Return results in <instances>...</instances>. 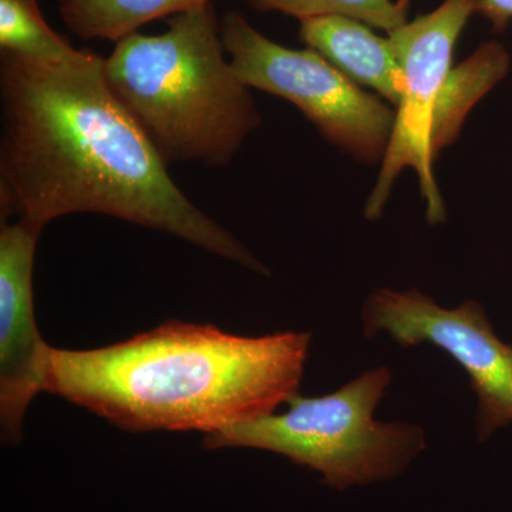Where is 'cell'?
<instances>
[{"label": "cell", "instance_id": "6", "mask_svg": "<svg viewBox=\"0 0 512 512\" xmlns=\"http://www.w3.org/2000/svg\"><path fill=\"white\" fill-rule=\"evenodd\" d=\"M477 8L478 0H444L429 15L404 23L387 36L402 70L403 92L382 168L366 201L367 220L375 221L383 214L404 168H413L419 177L427 221L437 225L446 220V207L433 174L431 124L454 67L458 37Z\"/></svg>", "mask_w": 512, "mask_h": 512}, {"label": "cell", "instance_id": "2", "mask_svg": "<svg viewBox=\"0 0 512 512\" xmlns=\"http://www.w3.org/2000/svg\"><path fill=\"white\" fill-rule=\"evenodd\" d=\"M309 345L306 332L245 338L170 320L107 348L50 346L45 390L131 433L210 434L299 394Z\"/></svg>", "mask_w": 512, "mask_h": 512}, {"label": "cell", "instance_id": "14", "mask_svg": "<svg viewBox=\"0 0 512 512\" xmlns=\"http://www.w3.org/2000/svg\"><path fill=\"white\" fill-rule=\"evenodd\" d=\"M477 13L491 23L495 32H503L512 20V0H478Z\"/></svg>", "mask_w": 512, "mask_h": 512}, {"label": "cell", "instance_id": "1", "mask_svg": "<svg viewBox=\"0 0 512 512\" xmlns=\"http://www.w3.org/2000/svg\"><path fill=\"white\" fill-rule=\"evenodd\" d=\"M0 215L45 228L93 212L167 232L269 275L248 248L184 194L111 89L106 59L0 53Z\"/></svg>", "mask_w": 512, "mask_h": 512}, {"label": "cell", "instance_id": "3", "mask_svg": "<svg viewBox=\"0 0 512 512\" xmlns=\"http://www.w3.org/2000/svg\"><path fill=\"white\" fill-rule=\"evenodd\" d=\"M211 3L171 16L161 35L131 33L106 59L116 96L167 165L224 167L261 126L232 67Z\"/></svg>", "mask_w": 512, "mask_h": 512}, {"label": "cell", "instance_id": "7", "mask_svg": "<svg viewBox=\"0 0 512 512\" xmlns=\"http://www.w3.org/2000/svg\"><path fill=\"white\" fill-rule=\"evenodd\" d=\"M360 319L367 339L386 332L403 348L429 343L463 367L477 394L480 443L512 423V346L498 338L480 302L447 309L419 289H379L366 299Z\"/></svg>", "mask_w": 512, "mask_h": 512}, {"label": "cell", "instance_id": "8", "mask_svg": "<svg viewBox=\"0 0 512 512\" xmlns=\"http://www.w3.org/2000/svg\"><path fill=\"white\" fill-rule=\"evenodd\" d=\"M42 231L20 220L0 229V420L6 444L19 443L26 410L46 387L50 346L36 326L32 285Z\"/></svg>", "mask_w": 512, "mask_h": 512}, {"label": "cell", "instance_id": "10", "mask_svg": "<svg viewBox=\"0 0 512 512\" xmlns=\"http://www.w3.org/2000/svg\"><path fill=\"white\" fill-rule=\"evenodd\" d=\"M510 66L507 49L501 43L487 42L453 67L431 124L430 148L434 160L460 137L468 113L485 94L503 82Z\"/></svg>", "mask_w": 512, "mask_h": 512}, {"label": "cell", "instance_id": "13", "mask_svg": "<svg viewBox=\"0 0 512 512\" xmlns=\"http://www.w3.org/2000/svg\"><path fill=\"white\" fill-rule=\"evenodd\" d=\"M262 12H281L301 20L348 16L370 28L392 33L409 22V0H248Z\"/></svg>", "mask_w": 512, "mask_h": 512}, {"label": "cell", "instance_id": "11", "mask_svg": "<svg viewBox=\"0 0 512 512\" xmlns=\"http://www.w3.org/2000/svg\"><path fill=\"white\" fill-rule=\"evenodd\" d=\"M207 3L211 0H59V12L74 35L116 43L148 22Z\"/></svg>", "mask_w": 512, "mask_h": 512}, {"label": "cell", "instance_id": "4", "mask_svg": "<svg viewBox=\"0 0 512 512\" xmlns=\"http://www.w3.org/2000/svg\"><path fill=\"white\" fill-rule=\"evenodd\" d=\"M392 377L389 367L379 366L326 396L296 394L285 413L205 434L204 447L272 451L318 471L338 490L389 480L426 448L417 424L375 419Z\"/></svg>", "mask_w": 512, "mask_h": 512}, {"label": "cell", "instance_id": "12", "mask_svg": "<svg viewBox=\"0 0 512 512\" xmlns=\"http://www.w3.org/2000/svg\"><path fill=\"white\" fill-rule=\"evenodd\" d=\"M0 50L32 59H74L80 50L47 25L37 0H0Z\"/></svg>", "mask_w": 512, "mask_h": 512}, {"label": "cell", "instance_id": "5", "mask_svg": "<svg viewBox=\"0 0 512 512\" xmlns=\"http://www.w3.org/2000/svg\"><path fill=\"white\" fill-rule=\"evenodd\" d=\"M220 30L242 82L288 100L330 144L360 163H382L396 123V110L382 97L363 90L315 50L288 49L268 39L241 13H227Z\"/></svg>", "mask_w": 512, "mask_h": 512}, {"label": "cell", "instance_id": "9", "mask_svg": "<svg viewBox=\"0 0 512 512\" xmlns=\"http://www.w3.org/2000/svg\"><path fill=\"white\" fill-rule=\"evenodd\" d=\"M301 39L359 86L375 90L399 106L403 76L389 37L376 35L369 25L348 16L302 20Z\"/></svg>", "mask_w": 512, "mask_h": 512}]
</instances>
